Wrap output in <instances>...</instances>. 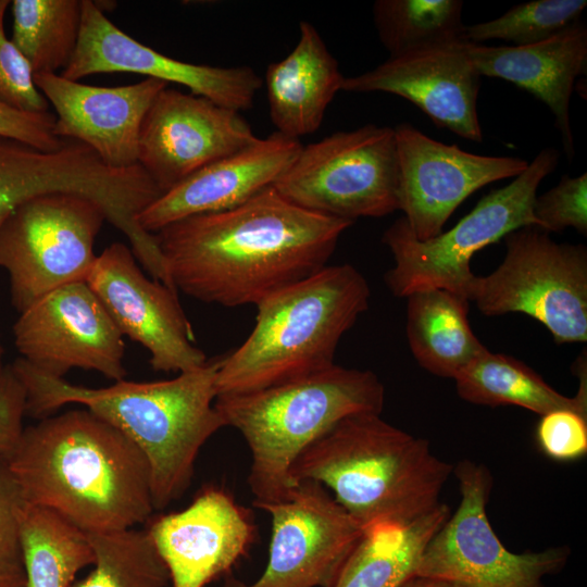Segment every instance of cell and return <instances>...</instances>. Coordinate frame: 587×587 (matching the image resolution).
<instances>
[{"mask_svg": "<svg viewBox=\"0 0 587 587\" xmlns=\"http://www.w3.org/2000/svg\"><path fill=\"white\" fill-rule=\"evenodd\" d=\"M257 139L240 112L166 87L157 95L141 124L138 164L164 193Z\"/></svg>", "mask_w": 587, "mask_h": 587, "instance_id": "e0dca14e", "label": "cell"}, {"mask_svg": "<svg viewBox=\"0 0 587 587\" xmlns=\"http://www.w3.org/2000/svg\"><path fill=\"white\" fill-rule=\"evenodd\" d=\"M384 401L375 373L334 364L268 388L220 395L214 407L250 449L248 483L258 508L287 497L295 485L290 469L312 442L349 415L380 414Z\"/></svg>", "mask_w": 587, "mask_h": 587, "instance_id": "8992f818", "label": "cell"}, {"mask_svg": "<svg viewBox=\"0 0 587 587\" xmlns=\"http://www.w3.org/2000/svg\"><path fill=\"white\" fill-rule=\"evenodd\" d=\"M93 570L71 587H166L168 570L147 529L86 533Z\"/></svg>", "mask_w": 587, "mask_h": 587, "instance_id": "4dcf8cb0", "label": "cell"}, {"mask_svg": "<svg viewBox=\"0 0 587 587\" xmlns=\"http://www.w3.org/2000/svg\"><path fill=\"white\" fill-rule=\"evenodd\" d=\"M20 528L27 587H71L95 562L87 534L52 510L23 502Z\"/></svg>", "mask_w": 587, "mask_h": 587, "instance_id": "83f0119b", "label": "cell"}, {"mask_svg": "<svg viewBox=\"0 0 587 587\" xmlns=\"http://www.w3.org/2000/svg\"><path fill=\"white\" fill-rule=\"evenodd\" d=\"M57 191L98 202L138 260L155 254L154 236L141 228L137 216L162 192L139 164L127 170L108 167L88 146L75 140L46 152L0 137V226L23 202Z\"/></svg>", "mask_w": 587, "mask_h": 587, "instance_id": "9c48e42d", "label": "cell"}, {"mask_svg": "<svg viewBox=\"0 0 587 587\" xmlns=\"http://www.w3.org/2000/svg\"><path fill=\"white\" fill-rule=\"evenodd\" d=\"M218 360L175 378L115 382L109 387L77 386L41 373L22 358L11 367L24 387L25 413L47 417L75 403L126 435L150 466L154 510L166 508L190 486L202 446L225 423L214 407Z\"/></svg>", "mask_w": 587, "mask_h": 587, "instance_id": "3957f363", "label": "cell"}, {"mask_svg": "<svg viewBox=\"0 0 587 587\" xmlns=\"http://www.w3.org/2000/svg\"><path fill=\"white\" fill-rule=\"evenodd\" d=\"M273 188L289 202L354 222L399 210L395 128L367 124L302 146Z\"/></svg>", "mask_w": 587, "mask_h": 587, "instance_id": "30bf717a", "label": "cell"}, {"mask_svg": "<svg viewBox=\"0 0 587 587\" xmlns=\"http://www.w3.org/2000/svg\"><path fill=\"white\" fill-rule=\"evenodd\" d=\"M104 221L98 202L63 191L28 199L7 217L0 226V268L9 274L18 313L61 286L86 282Z\"/></svg>", "mask_w": 587, "mask_h": 587, "instance_id": "8fae6325", "label": "cell"}, {"mask_svg": "<svg viewBox=\"0 0 587 587\" xmlns=\"http://www.w3.org/2000/svg\"><path fill=\"white\" fill-rule=\"evenodd\" d=\"M407 299V338L424 370L454 378L486 349L472 330L466 298L445 289H428Z\"/></svg>", "mask_w": 587, "mask_h": 587, "instance_id": "484cf974", "label": "cell"}, {"mask_svg": "<svg viewBox=\"0 0 587 587\" xmlns=\"http://www.w3.org/2000/svg\"><path fill=\"white\" fill-rule=\"evenodd\" d=\"M38 90L55 110L57 136L88 146L108 167L138 165L141 124L167 84L154 78L120 87H97L55 73L34 75Z\"/></svg>", "mask_w": 587, "mask_h": 587, "instance_id": "44dd1931", "label": "cell"}, {"mask_svg": "<svg viewBox=\"0 0 587 587\" xmlns=\"http://www.w3.org/2000/svg\"><path fill=\"white\" fill-rule=\"evenodd\" d=\"M11 5V40L33 74L63 71L78 43L82 0H14Z\"/></svg>", "mask_w": 587, "mask_h": 587, "instance_id": "f1b7e54d", "label": "cell"}, {"mask_svg": "<svg viewBox=\"0 0 587 587\" xmlns=\"http://www.w3.org/2000/svg\"><path fill=\"white\" fill-rule=\"evenodd\" d=\"M540 451L551 460L570 462L587 453V415L560 409L540 415L536 427Z\"/></svg>", "mask_w": 587, "mask_h": 587, "instance_id": "d590c367", "label": "cell"}, {"mask_svg": "<svg viewBox=\"0 0 587 587\" xmlns=\"http://www.w3.org/2000/svg\"><path fill=\"white\" fill-rule=\"evenodd\" d=\"M147 530L173 587H205L230 571L255 536L249 512L215 486L203 488L186 509L158 516Z\"/></svg>", "mask_w": 587, "mask_h": 587, "instance_id": "ffe728a7", "label": "cell"}, {"mask_svg": "<svg viewBox=\"0 0 587 587\" xmlns=\"http://www.w3.org/2000/svg\"><path fill=\"white\" fill-rule=\"evenodd\" d=\"M2 357H3V348H2L1 342H0V385L2 383L4 373H5V369H7V365H3Z\"/></svg>", "mask_w": 587, "mask_h": 587, "instance_id": "ab89813d", "label": "cell"}, {"mask_svg": "<svg viewBox=\"0 0 587 587\" xmlns=\"http://www.w3.org/2000/svg\"><path fill=\"white\" fill-rule=\"evenodd\" d=\"M299 30L294 50L265 72L271 121L277 133L296 139L320 128L345 80L316 28L301 21Z\"/></svg>", "mask_w": 587, "mask_h": 587, "instance_id": "cb8c5ba5", "label": "cell"}, {"mask_svg": "<svg viewBox=\"0 0 587 587\" xmlns=\"http://www.w3.org/2000/svg\"><path fill=\"white\" fill-rule=\"evenodd\" d=\"M449 516V507L440 502L403 527L364 533L334 587H399L415 576L426 545Z\"/></svg>", "mask_w": 587, "mask_h": 587, "instance_id": "4316f807", "label": "cell"}, {"mask_svg": "<svg viewBox=\"0 0 587 587\" xmlns=\"http://www.w3.org/2000/svg\"><path fill=\"white\" fill-rule=\"evenodd\" d=\"M86 283L121 334L147 349L153 371L179 374L208 362L193 345L177 291L146 276L124 243L113 242L97 255Z\"/></svg>", "mask_w": 587, "mask_h": 587, "instance_id": "9a60e30c", "label": "cell"}, {"mask_svg": "<svg viewBox=\"0 0 587 587\" xmlns=\"http://www.w3.org/2000/svg\"><path fill=\"white\" fill-rule=\"evenodd\" d=\"M558 163L555 149L541 150L509 185L484 196L451 229L428 240L416 239L403 216L397 218L382 237L395 262L385 274L391 294L407 298L445 289L467 299L473 255L517 228L539 227L533 212L537 188Z\"/></svg>", "mask_w": 587, "mask_h": 587, "instance_id": "52a82bcc", "label": "cell"}, {"mask_svg": "<svg viewBox=\"0 0 587 587\" xmlns=\"http://www.w3.org/2000/svg\"><path fill=\"white\" fill-rule=\"evenodd\" d=\"M270 514L268 560L261 576L224 587H334L364 532L314 480H300L280 501L258 507Z\"/></svg>", "mask_w": 587, "mask_h": 587, "instance_id": "4fadbf2b", "label": "cell"}, {"mask_svg": "<svg viewBox=\"0 0 587 587\" xmlns=\"http://www.w3.org/2000/svg\"><path fill=\"white\" fill-rule=\"evenodd\" d=\"M353 222L302 209L270 186L225 211L154 233L174 288L205 303L257 305L327 266Z\"/></svg>", "mask_w": 587, "mask_h": 587, "instance_id": "6da1fadb", "label": "cell"}, {"mask_svg": "<svg viewBox=\"0 0 587 587\" xmlns=\"http://www.w3.org/2000/svg\"><path fill=\"white\" fill-rule=\"evenodd\" d=\"M55 116L48 112L33 113L14 109L0 102V137L15 140L35 149L54 152L61 150L67 139L54 132Z\"/></svg>", "mask_w": 587, "mask_h": 587, "instance_id": "8d00e7d4", "label": "cell"}, {"mask_svg": "<svg viewBox=\"0 0 587 587\" xmlns=\"http://www.w3.org/2000/svg\"><path fill=\"white\" fill-rule=\"evenodd\" d=\"M399 587H459V586L452 583L446 582V580L437 579V578L413 576L407 579L404 583H402Z\"/></svg>", "mask_w": 587, "mask_h": 587, "instance_id": "f35d334b", "label": "cell"}, {"mask_svg": "<svg viewBox=\"0 0 587 587\" xmlns=\"http://www.w3.org/2000/svg\"><path fill=\"white\" fill-rule=\"evenodd\" d=\"M539 228L561 233L567 227L587 234V173L564 175L550 190L536 196L533 208Z\"/></svg>", "mask_w": 587, "mask_h": 587, "instance_id": "836d02e7", "label": "cell"}, {"mask_svg": "<svg viewBox=\"0 0 587 587\" xmlns=\"http://www.w3.org/2000/svg\"><path fill=\"white\" fill-rule=\"evenodd\" d=\"M467 53L480 76L508 80L541 100L553 113L569 160L574 157L570 99L586 73L587 28L583 21L529 46H484L469 41Z\"/></svg>", "mask_w": 587, "mask_h": 587, "instance_id": "603a6c76", "label": "cell"}, {"mask_svg": "<svg viewBox=\"0 0 587 587\" xmlns=\"http://www.w3.org/2000/svg\"><path fill=\"white\" fill-rule=\"evenodd\" d=\"M467 42L464 39L389 58L371 71L345 77L341 90L397 95L415 104L438 127L482 142L477 114L482 76L467 53Z\"/></svg>", "mask_w": 587, "mask_h": 587, "instance_id": "d6986e66", "label": "cell"}, {"mask_svg": "<svg viewBox=\"0 0 587 587\" xmlns=\"http://www.w3.org/2000/svg\"><path fill=\"white\" fill-rule=\"evenodd\" d=\"M399 165V210L413 236L428 240L442 232L455 209L485 185L516 177L528 163L515 157L471 153L423 134L410 123L395 127Z\"/></svg>", "mask_w": 587, "mask_h": 587, "instance_id": "2e32d148", "label": "cell"}, {"mask_svg": "<svg viewBox=\"0 0 587 587\" xmlns=\"http://www.w3.org/2000/svg\"><path fill=\"white\" fill-rule=\"evenodd\" d=\"M9 3L0 0V102L25 112H48L49 102L36 87L29 64L5 35Z\"/></svg>", "mask_w": 587, "mask_h": 587, "instance_id": "e575fe53", "label": "cell"}, {"mask_svg": "<svg viewBox=\"0 0 587 587\" xmlns=\"http://www.w3.org/2000/svg\"><path fill=\"white\" fill-rule=\"evenodd\" d=\"M453 474L459 483L460 503L426 545L415 576L437 578L459 587H545L544 577L565 566L569 548L509 551L487 516L492 487L489 470L463 460L453 466Z\"/></svg>", "mask_w": 587, "mask_h": 587, "instance_id": "7c38bea8", "label": "cell"}, {"mask_svg": "<svg viewBox=\"0 0 587 587\" xmlns=\"http://www.w3.org/2000/svg\"><path fill=\"white\" fill-rule=\"evenodd\" d=\"M4 461L25 503L52 510L85 533L134 528L154 511L147 458L87 409L25 427Z\"/></svg>", "mask_w": 587, "mask_h": 587, "instance_id": "7a4b0ae2", "label": "cell"}, {"mask_svg": "<svg viewBox=\"0 0 587 587\" xmlns=\"http://www.w3.org/2000/svg\"><path fill=\"white\" fill-rule=\"evenodd\" d=\"M23 502L0 458V587H27L20 528Z\"/></svg>", "mask_w": 587, "mask_h": 587, "instance_id": "d6a6232c", "label": "cell"}, {"mask_svg": "<svg viewBox=\"0 0 587 587\" xmlns=\"http://www.w3.org/2000/svg\"><path fill=\"white\" fill-rule=\"evenodd\" d=\"M370 295L365 277L341 264L262 300L247 339L218 360L217 396L255 391L330 367L341 337L367 310Z\"/></svg>", "mask_w": 587, "mask_h": 587, "instance_id": "5b68a950", "label": "cell"}, {"mask_svg": "<svg viewBox=\"0 0 587 587\" xmlns=\"http://www.w3.org/2000/svg\"><path fill=\"white\" fill-rule=\"evenodd\" d=\"M505 255L488 275L472 278L467 300L487 316L523 313L555 344L587 340V249L558 243L536 226L504 238Z\"/></svg>", "mask_w": 587, "mask_h": 587, "instance_id": "ba28073f", "label": "cell"}, {"mask_svg": "<svg viewBox=\"0 0 587 587\" xmlns=\"http://www.w3.org/2000/svg\"><path fill=\"white\" fill-rule=\"evenodd\" d=\"M461 0H377L374 24L389 58L464 40Z\"/></svg>", "mask_w": 587, "mask_h": 587, "instance_id": "f546056e", "label": "cell"}, {"mask_svg": "<svg viewBox=\"0 0 587 587\" xmlns=\"http://www.w3.org/2000/svg\"><path fill=\"white\" fill-rule=\"evenodd\" d=\"M302 143L274 132L196 172L162 193L137 216L150 234L178 220L235 208L273 184L298 157Z\"/></svg>", "mask_w": 587, "mask_h": 587, "instance_id": "7402d4cb", "label": "cell"}, {"mask_svg": "<svg viewBox=\"0 0 587 587\" xmlns=\"http://www.w3.org/2000/svg\"><path fill=\"white\" fill-rule=\"evenodd\" d=\"M103 73H134L187 87L192 95L240 112L253 105L263 79L247 65L193 64L162 54L116 27L92 0H82L76 50L63 77L76 80Z\"/></svg>", "mask_w": 587, "mask_h": 587, "instance_id": "ac0fdd59", "label": "cell"}, {"mask_svg": "<svg viewBox=\"0 0 587 587\" xmlns=\"http://www.w3.org/2000/svg\"><path fill=\"white\" fill-rule=\"evenodd\" d=\"M580 354L574 371L579 388L574 397L558 392L533 369L520 360L487 348L462 369L457 376L458 395L465 401L489 407L517 405L544 415L569 409L587 415L586 357Z\"/></svg>", "mask_w": 587, "mask_h": 587, "instance_id": "d4e9b609", "label": "cell"}, {"mask_svg": "<svg viewBox=\"0 0 587 587\" xmlns=\"http://www.w3.org/2000/svg\"><path fill=\"white\" fill-rule=\"evenodd\" d=\"M586 0H534L516 4L501 16L465 26L467 41L501 39L512 46L545 41L582 21Z\"/></svg>", "mask_w": 587, "mask_h": 587, "instance_id": "1f68e13d", "label": "cell"}, {"mask_svg": "<svg viewBox=\"0 0 587 587\" xmlns=\"http://www.w3.org/2000/svg\"><path fill=\"white\" fill-rule=\"evenodd\" d=\"M453 465L433 454L426 439L378 413L349 415L312 442L290 469L292 484L314 480L364 533L400 528L439 505Z\"/></svg>", "mask_w": 587, "mask_h": 587, "instance_id": "277c9868", "label": "cell"}, {"mask_svg": "<svg viewBox=\"0 0 587 587\" xmlns=\"http://www.w3.org/2000/svg\"><path fill=\"white\" fill-rule=\"evenodd\" d=\"M25 402L24 387L11 365H7L0 385V458L9 455L24 429Z\"/></svg>", "mask_w": 587, "mask_h": 587, "instance_id": "74e56055", "label": "cell"}, {"mask_svg": "<svg viewBox=\"0 0 587 587\" xmlns=\"http://www.w3.org/2000/svg\"><path fill=\"white\" fill-rule=\"evenodd\" d=\"M21 358L63 378L72 369L120 382L127 371L123 335L85 280L61 286L20 313L13 325Z\"/></svg>", "mask_w": 587, "mask_h": 587, "instance_id": "5bb4252c", "label": "cell"}]
</instances>
